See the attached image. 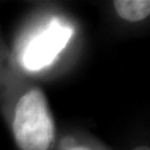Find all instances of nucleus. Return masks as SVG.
Here are the masks:
<instances>
[{
	"label": "nucleus",
	"mask_w": 150,
	"mask_h": 150,
	"mask_svg": "<svg viewBox=\"0 0 150 150\" xmlns=\"http://www.w3.org/2000/svg\"><path fill=\"white\" fill-rule=\"evenodd\" d=\"M12 131L21 150H48L54 139V118L42 90L33 88L17 102Z\"/></svg>",
	"instance_id": "1"
},
{
	"label": "nucleus",
	"mask_w": 150,
	"mask_h": 150,
	"mask_svg": "<svg viewBox=\"0 0 150 150\" xmlns=\"http://www.w3.org/2000/svg\"><path fill=\"white\" fill-rule=\"evenodd\" d=\"M74 29L54 18L42 30L29 40L21 54L23 67L31 71L41 70L54 62L68 45Z\"/></svg>",
	"instance_id": "2"
},
{
	"label": "nucleus",
	"mask_w": 150,
	"mask_h": 150,
	"mask_svg": "<svg viewBox=\"0 0 150 150\" xmlns=\"http://www.w3.org/2000/svg\"><path fill=\"white\" fill-rule=\"evenodd\" d=\"M113 7L118 16L127 21H141L150 15V1L148 0H116Z\"/></svg>",
	"instance_id": "3"
},
{
	"label": "nucleus",
	"mask_w": 150,
	"mask_h": 150,
	"mask_svg": "<svg viewBox=\"0 0 150 150\" xmlns=\"http://www.w3.org/2000/svg\"><path fill=\"white\" fill-rule=\"evenodd\" d=\"M134 150H150L149 147H147V146H139V147H136Z\"/></svg>",
	"instance_id": "4"
},
{
	"label": "nucleus",
	"mask_w": 150,
	"mask_h": 150,
	"mask_svg": "<svg viewBox=\"0 0 150 150\" xmlns=\"http://www.w3.org/2000/svg\"><path fill=\"white\" fill-rule=\"evenodd\" d=\"M70 150H91V149H88L86 147H75V148H72V149Z\"/></svg>",
	"instance_id": "5"
}]
</instances>
